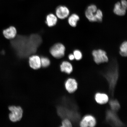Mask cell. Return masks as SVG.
Instances as JSON below:
<instances>
[{
  "label": "cell",
  "instance_id": "6da1fadb",
  "mask_svg": "<svg viewBox=\"0 0 127 127\" xmlns=\"http://www.w3.org/2000/svg\"><path fill=\"white\" fill-rule=\"evenodd\" d=\"M65 100L66 101L64 105L58 109L59 115L63 119H69L72 124L78 123L81 115L77 106L73 101L68 99Z\"/></svg>",
  "mask_w": 127,
  "mask_h": 127
},
{
  "label": "cell",
  "instance_id": "7a4b0ae2",
  "mask_svg": "<svg viewBox=\"0 0 127 127\" xmlns=\"http://www.w3.org/2000/svg\"><path fill=\"white\" fill-rule=\"evenodd\" d=\"M104 77L108 83L109 91L112 95H113L115 87L119 77V72L117 66H112L109 68L103 73Z\"/></svg>",
  "mask_w": 127,
  "mask_h": 127
},
{
  "label": "cell",
  "instance_id": "3957f363",
  "mask_svg": "<svg viewBox=\"0 0 127 127\" xmlns=\"http://www.w3.org/2000/svg\"><path fill=\"white\" fill-rule=\"evenodd\" d=\"M66 48L61 43H57L50 47V53L52 56L57 59L63 58L65 56Z\"/></svg>",
  "mask_w": 127,
  "mask_h": 127
},
{
  "label": "cell",
  "instance_id": "277c9868",
  "mask_svg": "<svg viewBox=\"0 0 127 127\" xmlns=\"http://www.w3.org/2000/svg\"><path fill=\"white\" fill-rule=\"evenodd\" d=\"M8 109L10 112L9 115V120L13 123L20 121L23 117L22 108L20 106L13 105L9 106Z\"/></svg>",
  "mask_w": 127,
  "mask_h": 127
},
{
  "label": "cell",
  "instance_id": "5b68a950",
  "mask_svg": "<svg viewBox=\"0 0 127 127\" xmlns=\"http://www.w3.org/2000/svg\"><path fill=\"white\" fill-rule=\"evenodd\" d=\"M116 112L111 110L107 111L106 113V121L112 126H123L124 124L119 118Z\"/></svg>",
  "mask_w": 127,
  "mask_h": 127
},
{
  "label": "cell",
  "instance_id": "8992f818",
  "mask_svg": "<svg viewBox=\"0 0 127 127\" xmlns=\"http://www.w3.org/2000/svg\"><path fill=\"white\" fill-rule=\"evenodd\" d=\"M92 55L94 61L96 64L107 63L109 61L107 53L101 49L94 50L92 52Z\"/></svg>",
  "mask_w": 127,
  "mask_h": 127
},
{
  "label": "cell",
  "instance_id": "52a82bcc",
  "mask_svg": "<svg viewBox=\"0 0 127 127\" xmlns=\"http://www.w3.org/2000/svg\"><path fill=\"white\" fill-rule=\"evenodd\" d=\"M69 9L66 6L59 5L55 9V15L59 19H66L69 17Z\"/></svg>",
  "mask_w": 127,
  "mask_h": 127
},
{
  "label": "cell",
  "instance_id": "ba28073f",
  "mask_svg": "<svg viewBox=\"0 0 127 127\" xmlns=\"http://www.w3.org/2000/svg\"><path fill=\"white\" fill-rule=\"evenodd\" d=\"M97 7L95 4H91L88 6L85 12L86 18L90 21L92 22H97L96 18V13Z\"/></svg>",
  "mask_w": 127,
  "mask_h": 127
},
{
  "label": "cell",
  "instance_id": "9c48e42d",
  "mask_svg": "<svg viewBox=\"0 0 127 127\" xmlns=\"http://www.w3.org/2000/svg\"><path fill=\"white\" fill-rule=\"evenodd\" d=\"M28 63L32 69L34 70L39 69L41 67L40 57L36 55L31 56L28 58Z\"/></svg>",
  "mask_w": 127,
  "mask_h": 127
},
{
  "label": "cell",
  "instance_id": "30bf717a",
  "mask_svg": "<svg viewBox=\"0 0 127 127\" xmlns=\"http://www.w3.org/2000/svg\"><path fill=\"white\" fill-rule=\"evenodd\" d=\"M96 124V119L93 116L87 115L84 117L80 123V126L81 127H93Z\"/></svg>",
  "mask_w": 127,
  "mask_h": 127
},
{
  "label": "cell",
  "instance_id": "8fae6325",
  "mask_svg": "<svg viewBox=\"0 0 127 127\" xmlns=\"http://www.w3.org/2000/svg\"><path fill=\"white\" fill-rule=\"evenodd\" d=\"M17 34L16 29L13 26H10L3 31V34L6 39L11 40L15 38Z\"/></svg>",
  "mask_w": 127,
  "mask_h": 127
},
{
  "label": "cell",
  "instance_id": "7c38bea8",
  "mask_svg": "<svg viewBox=\"0 0 127 127\" xmlns=\"http://www.w3.org/2000/svg\"><path fill=\"white\" fill-rule=\"evenodd\" d=\"M65 87L68 93H72L77 90L78 84L75 79L69 78L66 81L65 84Z\"/></svg>",
  "mask_w": 127,
  "mask_h": 127
},
{
  "label": "cell",
  "instance_id": "4fadbf2b",
  "mask_svg": "<svg viewBox=\"0 0 127 127\" xmlns=\"http://www.w3.org/2000/svg\"><path fill=\"white\" fill-rule=\"evenodd\" d=\"M60 68L62 72L69 74L72 72L73 68L72 64L69 62L64 61L62 62L60 65Z\"/></svg>",
  "mask_w": 127,
  "mask_h": 127
},
{
  "label": "cell",
  "instance_id": "5bb4252c",
  "mask_svg": "<svg viewBox=\"0 0 127 127\" xmlns=\"http://www.w3.org/2000/svg\"><path fill=\"white\" fill-rule=\"evenodd\" d=\"M58 20V18L55 14L51 13L46 16L45 22L49 27H52L56 25Z\"/></svg>",
  "mask_w": 127,
  "mask_h": 127
},
{
  "label": "cell",
  "instance_id": "9a60e30c",
  "mask_svg": "<svg viewBox=\"0 0 127 127\" xmlns=\"http://www.w3.org/2000/svg\"><path fill=\"white\" fill-rule=\"evenodd\" d=\"M126 9L123 7L119 1L117 2L115 5L113 12L116 15L119 16H124L126 14Z\"/></svg>",
  "mask_w": 127,
  "mask_h": 127
},
{
  "label": "cell",
  "instance_id": "2e32d148",
  "mask_svg": "<svg viewBox=\"0 0 127 127\" xmlns=\"http://www.w3.org/2000/svg\"><path fill=\"white\" fill-rule=\"evenodd\" d=\"M95 100L98 104H106L109 101V97L105 94L97 93L95 95Z\"/></svg>",
  "mask_w": 127,
  "mask_h": 127
},
{
  "label": "cell",
  "instance_id": "e0dca14e",
  "mask_svg": "<svg viewBox=\"0 0 127 127\" xmlns=\"http://www.w3.org/2000/svg\"><path fill=\"white\" fill-rule=\"evenodd\" d=\"M79 19L80 18L78 15L77 14H73L68 17V23L70 26L72 27H75Z\"/></svg>",
  "mask_w": 127,
  "mask_h": 127
},
{
  "label": "cell",
  "instance_id": "ac0fdd59",
  "mask_svg": "<svg viewBox=\"0 0 127 127\" xmlns=\"http://www.w3.org/2000/svg\"><path fill=\"white\" fill-rule=\"evenodd\" d=\"M111 110L116 112L120 109V103L116 99L111 100L109 102Z\"/></svg>",
  "mask_w": 127,
  "mask_h": 127
},
{
  "label": "cell",
  "instance_id": "d6986e66",
  "mask_svg": "<svg viewBox=\"0 0 127 127\" xmlns=\"http://www.w3.org/2000/svg\"><path fill=\"white\" fill-rule=\"evenodd\" d=\"M120 54L122 57L127 56V42L124 41L121 45L120 47Z\"/></svg>",
  "mask_w": 127,
  "mask_h": 127
},
{
  "label": "cell",
  "instance_id": "ffe728a7",
  "mask_svg": "<svg viewBox=\"0 0 127 127\" xmlns=\"http://www.w3.org/2000/svg\"><path fill=\"white\" fill-rule=\"evenodd\" d=\"M41 67L46 68L48 67L50 64V61L49 58L47 57L42 56L40 57Z\"/></svg>",
  "mask_w": 127,
  "mask_h": 127
},
{
  "label": "cell",
  "instance_id": "44dd1931",
  "mask_svg": "<svg viewBox=\"0 0 127 127\" xmlns=\"http://www.w3.org/2000/svg\"><path fill=\"white\" fill-rule=\"evenodd\" d=\"M103 17V13L100 9H97L96 13V18L97 22H101L102 21Z\"/></svg>",
  "mask_w": 127,
  "mask_h": 127
},
{
  "label": "cell",
  "instance_id": "7402d4cb",
  "mask_svg": "<svg viewBox=\"0 0 127 127\" xmlns=\"http://www.w3.org/2000/svg\"><path fill=\"white\" fill-rule=\"evenodd\" d=\"M61 127H72V124L70 120L67 119H64L61 123Z\"/></svg>",
  "mask_w": 127,
  "mask_h": 127
},
{
  "label": "cell",
  "instance_id": "603a6c76",
  "mask_svg": "<svg viewBox=\"0 0 127 127\" xmlns=\"http://www.w3.org/2000/svg\"><path fill=\"white\" fill-rule=\"evenodd\" d=\"M73 54L75 59L77 60H80L82 58V53L79 50H74L73 52Z\"/></svg>",
  "mask_w": 127,
  "mask_h": 127
},
{
  "label": "cell",
  "instance_id": "cb8c5ba5",
  "mask_svg": "<svg viewBox=\"0 0 127 127\" xmlns=\"http://www.w3.org/2000/svg\"><path fill=\"white\" fill-rule=\"evenodd\" d=\"M120 3L123 7L127 10V2L126 0H121Z\"/></svg>",
  "mask_w": 127,
  "mask_h": 127
},
{
  "label": "cell",
  "instance_id": "d4e9b609",
  "mask_svg": "<svg viewBox=\"0 0 127 127\" xmlns=\"http://www.w3.org/2000/svg\"><path fill=\"white\" fill-rule=\"evenodd\" d=\"M68 58H69V59L70 60V61H72V60L75 59V58H74V57L73 54H70L68 55Z\"/></svg>",
  "mask_w": 127,
  "mask_h": 127
}]
</instances>
